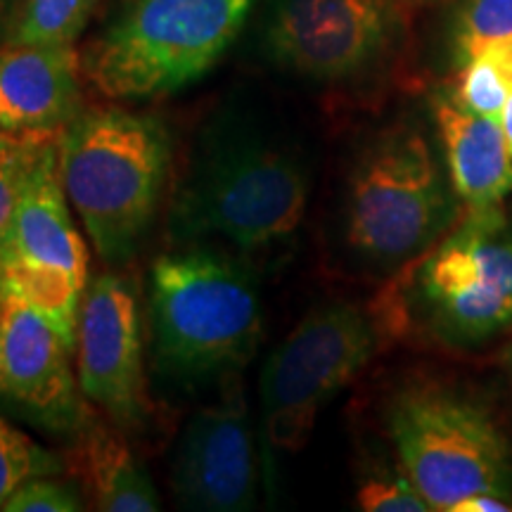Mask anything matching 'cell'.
Returning a JSON list of instances; mask_svg holds the SVG:
<instances>
[{
	"label": "cell",
	"mask_w": 512,
	"mask_h": 512,
	"mask_svg": "<svg viewBox=\"0 0 512 512\" xmlns=\"http://www.w3.org/2000/svg\"><path fill=\"white\" fill-rule=\"evenodd\" d=\"M147 325L159 387L195 394L242 375L264 330L252 264L219 245L162 254L150 273Z\"/></svg>",
	"instance_id": "1"
},
{
	"label": "cell",
	"mask_w": 512,
	"mask_h": 512,
	"mask_svg": "<svg viewBox=\"0 0 512 512\" xmlns=\"http://www.w3.org/2000/svg\"><path fill=\"white\" fill-rule=\"evenodd\" d=\"M309 171L280 138L245 124H219L197 138L169 214L176 247L216 245L266 254L302 226Z\"/></svg>",
	"instance_id": "2"
},
{
	"label": "cell",
	"mask_w": 512,
	"mask_h": 512,
	"mask_svg": "<svg viewBox=\"0 0 512 512\" xmlns=\"http://www.w3.org/2000/svg\"><path fill=\"white\" fill-rule=\"evenodd\" d=\"M174 162L162 119L126 110L79 114L60 136L67 200L105 264L124 266L155 223Z\"/></svg>",
	"instance_id": "3"
},
{
	"label": "cell",
	"mask_w": 512,
	"mask_h": 512,
	"mask_svg": "<svg viewBox=\"0 0 512 512\" xmlns=\"http://www.w3.org/2000/svg\"><path fill=\"white\" fill-rule=\"evenodd\" d=\"M254 0H131L102 34L86 74L112 100H150L188 88L221 60Z\"/></svg>",
	"instance_id": "4"
},
{
	"label": "cell",
	"mask_w": 512,
	"mask_h": 512,
	"mask_svg": "<svg viewBox=\"0 0 512 512\" xmlns=\"http://www.w3.org/2000/svg\"><path fill=\"white\" fill-rule=\"evenodd\" d=\"M448 214L451 204L430 140L399 128L370 143L351 171L344 245L363 264L394 268L432 245Z\"/></svg>",
	"instance_id": "5"
},
{
	"label": "cell",
	"mask_w": 512,
	"mask_h": 512,
	"mask_svg": "<svg viewBox=\"0 0 512 512\" xmlns=\"http://www.w3.org/2000/svg\"><path fill=\"white\" fill-rule=\"evenodd\" d=\"M377 330L361 306L337 302L313 309L271 351L261 368L264 463L302 451L318 415L368 366Z\"/></svg>",
	"instance_id": "6"
},
{
	"label": "cell",
	"mask_w": 512,
	"mask_h": 512,
	"mask_svg": "<svg viewBox=\"0 0 512 512\" xmlns=\"http://www.w3.org/2000/svg\"><path fill=\"white\" fill-rule=\"evenodd\" d=\"M399 463L430 510L475 494L510 496L508 439L484 408L437 387H411L389 406Z\"/></svg>",
	"instance_id": "7"
},
{
	"label": "cell",
	"mask_w": 512,
	"mask_h": 512,
	"mask_svg": "<svg viewBox=\"0 0 512 512\" xmlns=\"http://www.w3.org/2000/svg\"><path fill=\"white\" fill-rule=\"evenodd\" d=\"M0 290L41 311L74 354L88 252L62 185L60 138L38 164L0 242Z\"/></svg>",
	"instance_id": "8"
},
{
	"label": "cell",
	"mask_w": 512,
	"mask_h": 512,
	"mask_svg": "<svg viewBox=\"0 0 512 512\" xmlns=\"http://www.w3.org/2000/svg\"><path fill=\"white\" fill-rule=\"evenodd\" d=\"M420 299L451 339L477 342L512 323V219L475 211L420 271Z\"/></svg>",
	"instance_id": "9"
},
{
	"label": "cell",
	"mask_w": 512,
	"mask_h": 512,
	"mask_svg": "<svg viewBox=\"0 0 512 512\" xmlns=\"http://www.w3.org/2000/svg\"><path fill=\"white\" fill-rule=\"evenodd\" d=\"M74 354L83 399L124 432L143 430L150 418L143 316L136 285L124 275L100 273L88 285Z\"/></svg>",
	"instance_id": "10"
},
{
	"label": "cell",
	"mask_w": 512,
	"mask_h": 512,
	"mask_svg": "<svg viewBox=\"0 0 512 512\" xmlns=\"http://www.w3.org/2000/svg\"><path fill=\"white\" fill-rule=\"evenodd\" d=\"M256 465L245 382L233 375L219 387V399L202 406L185 425L171 465V491L185 510H252L259 486Z\"/></svg>",
	"instance_id": "11"
},
{
	"label": "cell",
	"mask_w": 512,
	"mask_h": 512,
	"mask_svg": "<svg viewBox=\"0 0 512 512\" xmlns=\"http://www.w3.org/2000/svg\"><path fill=\"white\" fill-rule=\"evenodd\" d=\"M389 29L387 0H278L266 43L280 67L335 81L368 67Z\"/></svg>",
	"instance_id": "12"
},
{
	"label": "cell",
	"mask_w": 512,
	"mask_h": 512,
	"mask_svg": "<svg viewBox=\"0 0 512 512\" xmlns=\"http://www.w3.org/2000/svg\"><path fill=\"white\" fill-rule=\"evenodd\" d=\"M69 358L41 311L3 294V403L55 437H74L91 418Z\"/></svg>",
	"instance_id": "13"
},
{
	"label": "cell",
	"mask_w": 512,
	"mask_h": 512,
	"mask_svg": "<svg viewBox=\"0 0 512 512\" xmlns=\"http://www.w3.org/2000/svg\"><path fill=\"white\" fill-rule=\"evenodd\" d=\"M79 114V55L72 46L8 43L0 50V126L5 131H64Z\"/></svg>",
	"instance_id": "14"
},
{
	"label": "cell",
	"mask_w": 512,
	"mask_h": 512,
	"mask_svg": "<svg viewBox=\"0 0 512 512\" xmlns=\"http://www.w3.org/2000/svg\"><path fill=\"white\" fill-rule=\"evenodd\" d=\"M451 185L472 211L498 207L512 192V157L498 121L477 117L451 100L434 105Z\"/></svg>",
	"instance_id": "15"
},
{
	"label": "cell",
	"mask_w": 512,
	"mask_h": 512,
	"mask_svg": "<svg viewBox=\"0 0 512 512\" xmlns=\"http://www.w3.org/2000/svg\"><path fill=\"white\" fill-rule=\"evenodd\" d=\"M67 465L95 510L155 512L162 508L152 477L114 422L91 415L74 434Z\"/></svg>",
	"instance_id": "16"
},
{
	"label": "cell",
	"mask_w": 512,
	"mask_h": 512,
	"mask_svg": "<svg viewBox=\"0 0 512 512\" xmlns=\"http://www.w3.org/2000/svg\"><path fill=\"white\" fill-rule=\"evenodd\" d=\"M62 131H22L0 138V242L38 164Z\"/></svg>",
	"instance_id": "17"
},
{
	"label": "cell",
	"mask_w": 512,
	"mask_h": 512,
	"mask_svg": "<svg viewBox=\"0 0 512 512\" xmlns=\"http://www.w3.org/2000/svg\"><path fill=\"white\" fill-rule=\"evenodd\" d=\"M95 0H27L8 43L74 46L86 27Z\"/></svg>",
	"instance_id": "18"
},
{
	"label": "cell",
	"mask_w": 512,
	"mask_h": 512,
	"mask_svg": "<svg viewBox=\"0 0 512 512\" xmlns=\"http://www.w3.org/2000/svg\"><path fill=\"white\" fill-rule=\"evenodd\" d=\"M510 91L512 76L508 69L491 50H486V53L463 62L451 102L477 117L498 121Z\"/></svg>",
	"instance_id": "19"
},
{
	"label": "cell",
	"mask_w": 512,
	"mask_h": 512,
	"mask_svg": "<svg viewBox=\"0 0 512 512\" xmlns=\"http://www.w3.org/2000/svg\"><path fill=\"white\" fill-rule=\"evenodd\" d=\"M62 470V460L53 451L0 418V510L24 482L41 475H62Z\"/></svg>",
	"instance_id": "20"
},
{
	"label": "cell",
	"mask_w": 512,
	"mask_h": 512,
	"mask_svg": "<svg viewBox=\"0 0 512 512\" xmlns=\"http://www.w3.org/2000/svg\"><path fill=\"white\" fill-rule=\"evenodd\" d=\"M512 41V0H467L458 22L463 62Z\"/></svg>",
	"instance_id": "21"
},
{
	"label": "cell",
	"mask_w": 512,
	"mask_h": 512,
	"mask_svg": "<svg viewBox=\"0 0 512 512\" xmlns=\"http://www.w3.org/2000/svg\"><path fill=\"white\" fill-rule=\"evenodd\" d=\"M356 505L366 512H427L425 498L411 482L406 470L377 467L361 479L356 489Z\"/></svg>",
	"instance_id": "22"
},
{
	"label": "cell",
	"mask_w": 512,
	"mask_h": 512,
	"mask_svg": "<svg viewBox=\"0 0 512 512\" xmlns=\"http://www.w3.org/2000/svg\"><path fill=\"white\" fill-rule=\"evenodd\" d=\"M86 508V496L69 479L60 475H41L29 479L12 491L5 501V512H79Z\"/></svg>",
	"instance_id": "23"
},
{
	"label": "cell",
	"mask_w": 512,
	"mask_h": 512,
	"mask_svg": "<svg viewBox=\"0 0 512 512\" xmlns=\"http://www.w3.org/2000/svg\"><path fill=\"white\" fill-rule=\"evenodd\" d=\"M512 510L510 496L501 494H475L460 501L451 512H508Z\"/></svg>",
	"instance_id": "24"
},
{
	"label": "cell",
	"mask_w": 512,
	"mask_h": 512,
	"mask_svg": "<svg viewBox=\"0 0 512 512\" xmlns=\"http://www.w3.org/2000/svg\"><path fill=\"white\" fill-rule=\"evenodd\" d=\"M498 126H501L505 145H508L510 157H512V91L508 95V100H505V107H503V112H501V119H498Z\"/></svg>",
	"instance_id": "25"
},
{
	"label": "cell",
	"mask_w": 512,
	"mask_h": 512,
	"mask_svg": "<svg viewBox=\"0 0 512 512\" xmlns=\"http://www.w3.org/2000/svg\"><path fill=\"white\" fill-rule=\"evenodd\" d=\"M0 403H3V292H0Z\"/></svg>",
	"instance_id": "26"
},
{
	"label": "cell",
	"mask_w": 512,
	"mask_h": 512,
	"mask_svg": "<svg viewBox=\"0 0 512 512\" xmlns=\"http://www.w3.org/2000/svg\"><path fill=\"white\" fill-rule=\"evenodd\" d=\"M3 22H5V0H0V31H3Z\"/></svg>",
	"instance_id": "27"
},
{
	"label": "cell",
	"mask_w": 512,
	"mask_h": 512,
	"mask_svg": "<svg viewBox=\"0 0 512 512\" xmlns=\"http://www.w3.org/2000/svg\"><path fill=\"white\" fill-rule=\"evenodd\" d=\"M5 133H8V131H5V128H3V126H0V138H3V136H5Z\"/></svg>",
	"instance_id": "28"
},
{
	"label": "cell",
	"mask_w": 512,
	"mask_h": 512,
	"mask_svg": "<svg viewBox=\"0 0 512 512\" xmlns=\"http://www.w3.org/2000/svg\"><path fill=\"white\" fill-rule=\"evenodd\" d=\"M0 292H3V290H0Z\"/></svg>",
	"instance_id": "29"
}]
</instances>
